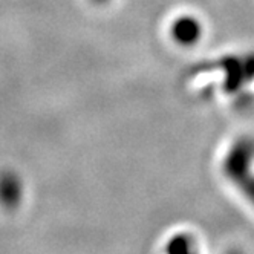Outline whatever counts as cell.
Returning a JSON list of instances; mask_svg holds the SVG:
<instances>
[{
  "label": "cell",
  "instance_id": "cell-1",
  "mask_svg": "<svg viewBox=\"0 0 254 254\" xmlns=\"http://www.w3.org/2000/svg\"><path fill=\"white\" fill-rule=\"evenodd\" d=\"M254 139L251 136H241L228 149L222 170L228 181L239 189V191L254 205Z\"/></svg>",
  "mask_w": 254,
  "mask_h": 254
},
{
  "label": "cell",
  "instance_id": "cell-2",
  "mask_svg": "<svg viewBox=\"0 0 254 254\" xmlns=\"http://www.w3.org/2000/svg\"><path fill=\"white\" fill-rule=\"evenodd\" d=\"M216 67L224 70V89L227 94H238L254 80V54L244 57H224Z\"/></svg>",
  "mask_w": 254,
  "mask_h": 254
},
{
  "label": "cell",
  "instance_id": "cell-3",
  "mask_svg": "<svg viewBox=\"0 0 254 254\" xmlns=\"http://www.w3.org/2000/svg\"><path fill=\"white\" fill-rule=\"evenodd\" d=\"M202 23L193 15H181L170 26L172 39L181 46H193L202 37Z\"/></svg>",
  "mask_w": 254,
  "mask_h": 254
},
{
  "label": "cell",
  "instance_id": "cell-4",
  "mask_svg": "<svg viewBox=\"0 0 254 254\" xmlns=\"http://www.w3.org/2000/svg\"><path fill=\"white\" fill-rule=\"evenodd\" d=\"M169 254H197L189 236H176L169 245Z\"/></svg>",
  "mask_w": 254,
  "mask_h": 254
},
{
  "label": "cell",
  "instance_id": "cell-5",
  "mask_svg": "<svg viewBox=\"0 0 254 254\" xmlns=\"http://www.w3.org/2000/svg\"><path fill=\"white\" fill-rule=\"evenodd\" d=\"M231 254H241V253H231Z\"/></svg>",
  "mask_w": 254,
  "mask_h": 254
}]
</instances>
